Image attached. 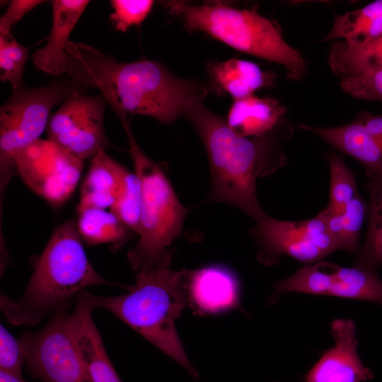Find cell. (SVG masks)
Wrapping results in <instances>:
<instances>
[{
	"label": "cell",
	"mask_w": 382,
	"mask_h": 382,
	"mask_svg": "<svg viewBox=\"0 0 382 382\" xmlns=\"http://www.w3.org/2000/svg\"><path fill=\"white\" fill-rule=\"evenodd\" d=\"M67 73L80 88H96L119 117H152L171 124L186 117L209 93L208 85L180 78L158 62L130 63L83 43L66 47Z\"/></svg>",
	"instance_id": "cell-1"
},
{
	"label": "cell",
	"mask_w": 382,
	"mask_h": 382,
	"mask_svg": "<svg viewBox=\"0 0 382 382\" xmlns=\"http://www.w3.org/2000/svg\"><path fill=\"white\" fill-rule=\"evenodd\" d=\"M186 117L199 136L209 160L211 190L207 201L231 204L255 222L267 217L257 198L256 181L285 164L281 142L284 135L292 133L291 127L284 122L262 137H241L226 119L208 110L202 102Z\"/></svg>",
	"instance_id": "cell-2"
},
{
	"label": "cell",
	"mask_w": 382,
	"mask_h": 382,
	"mask_svg": "<svg viewBox=\"0 0 382 382\" xmlns=\"http://www.w3.org/2000/svg\"><path fill=\"white\" fill-rule=\"evenodd\" d=\"M117 285L98 274L86 254L76 220L71 219L54 231L23 295L12 300L1 296V308L8 323L31 326L46 316L68 307L85 288Z\"/></svg>",
	"instance_id": "cell-3"
},
{
	"label": "cell",
	"mask_w": 382,
	"mask_h": 382,
	"mask_svg": "<svg viewBox=\"0 0 382 382\" xmlns=\"http://www.w3.org/2000/svg\"><path fill=\"white\" fill-rule=\"evenodd\" d=\"M168 264L167 260L151 270L138 272L136 284L125 294H93V300L96 308L114 314L198 380L199 374L189 360L175 325L186 303L183 276L171 270Z\"/></svg>",
	"instance_id": "cell-4"
},
{
	"label": "cell",
	"mask_w": 382,
	"mask_h": 382,
	"mask_svg": "<svg viewBox=\"0 0 382 382\" xmlns=\"http://www.w3.org/2000/svg\"><path fill=\"white\" fill-rule=\"evenodd\" d=\"M190 32H202L233 49L284 66L293 81L308 73L306 59L284 39L279 25L255 10L234 8L224 3L193 4L163 1Z\"/></svg>",
	"instance_id": "cell-5"
},
{
	"label": "cell",
	"mask_w": 382,
	"mask_h": 382,
	"mask_svg": "<svg viewBox=\"0 0 382 382\" xmlns=\"http://www.w3.org/2000/svg\"><path fill=\"white\" fill-rule=\"evenodd\" d=\"M120 120L141 186L139 240L129 250L128 260L135 270L146 271L170 260L168 248L181 233L188 210L180 202L162 168L141 149L127 117Z\"/></svg>",
	"instance_id": "cell-6"
},
{
	"label": "cell",
	"mask_w": 382,
	"mask_h": 382,
	"mask_svg": "<svg viewBox=\"0 0 382 382\" xmlns=\"http://www.w3.org/2000/svg\"><path fill=\"white\" fill-rule=\"evenodd\" d=\"M81 88L71 79L53 80L44 87L13 91L0 108V196L15 173V154L47 127L52 109ZM2 204H1V207Z\"/></svg>",
	"instance_id": "cell-7"
},
{
	"label": "cell",
	"mask_w": 382,
	"mask_h": 382,
	"mask_svg": "<svg viewBox=\"0 0 382 382\" xmlns=\"http://www.w3.org/2000/svg\"><path fill=\"white\" fill-rule=\"evenodd\" d=\"M67 308L19 340L30 374L42 382H91L69 330Z\"/></svg>",
	"instance_id": "cell-8"
},
{
	"label": "cell",
	"mask_w": 382,
	"mask_h": 382,
	"mask_svg": "<svg viewBox=\"0 0 382 382\" xmlns=\"http://www.w3.org/2000/svg\"><path fill=\"white\" fill-rule=\"evenodd\" d=\"M13 163L24 184L54 207L71 197L83 168V160L48 139L18 151Z\"/></svg>",
	"instance_id": "cell-9"
},
{
	"label": "cell",
	"mask_w": 382,
	"mask_h": 382,
	"mask_svg": "<svg viewBox=\"0 0 382 382\" xmlns=\"http://www.w3.org/2000/svg\"><path fill=\"white\" fill-rule=\"evenodd\" d=\"M107 102L101 96L71 93L52 115L47 139L81 160L110 146L104 128Z\"/></svg>",
	"instance_id": "cell-10"
},
{
	"label": "cell",
	"mask_w": 382,
	"mask_h": 382,
	"mask_svg": "<svg viewBox=\"0 0 382 382\" xmlns=\"http://www.w3.org/2000/svg\"><path fill=\"white\" fill-rule=\"evenodd\" d=\"M274 295L285 292L332 296L382 305V280L376 272L318 261L277 282Z\"/></svg>",
	"instance_id": "cell-11"
},
{
	"label": "cell",
	"mask_w": 382,
	"mask_h": 382,
	"mask_svg": "<svg viewBox=\"0 0 382 382\" xmlns=\"http://www.w3.org/2000/svg\"><path fill=\"white\" fill-rule=\"evenodd\" d=\"M330 333L335 345L321 355L304 377V382H363L372 379L357 352L355 323L350 318L335 319Z\"/></svg>",
	"instance_id": "cell-12"
},
{
	"label": "cell",
	"mask_w": 382,
	"mask_h": 382,
	"mask_svg": "<svg viewBox=\"0 0 382 382\" xmlns=\"http://www.w3.org/2000/svg\"><path fill=\"white\" fill-rule=\"evenodd\" d=\"M252 235L260 248V259L269 264L281 255L311 264L326 256L314 244L308 220L287 221L267 216L256 222Z\"/></svg>",
	"instance_id": "cell-13"
},
{
	"label": "cell",
	"mask_w": 382,
	"mask_h": 382,
	"mask_svg": "<svg viewBox=\"0 0 382 382\" xmlns=\"http://www.w3.org/2000/svg\"><path fill=\"white\" fill-rule=\"evenodd\" d=\"M95 308L91 293L85 290L77 296L74 310L69 315L71 334L91 382H122L93 320Z\"/></svg>",
	"instance_id": "cell-14"
},
{
	"label": "cell",
	"mask_w": 382,
	"mask_h": 382,
	"mask_svg": "<svg viewBox=\"0 0 382 382\" xmlns=\"http://www.w3.org/2000/svg\"><path fill=\"white\" fill-rule=\"evenodd\" d=\"M88 3L87 0L52 1V25L47 42L32 56L38 69L52 76H59L67 71L69 38Z\"/></svg>",
	"instance_id": "cell-15"
},
{
	"label": "cell",
	"mask_w": 382,
	"mask_h": 382,
	"mask_svg": "<svg viewBox=\"0 0 382 382\" xmlns=\"http://www.w3.org/2000/svg\"><path fill=\"white\" fill-rule=\"evenodd\" d=\"M301 129L312 132L326 142L360 161L367 175L382 172V140L368 133L357 120L338 127H318L299 125Z\"/></svg>",
	"instance_id": "cell-16"
},
{
	"label": "cell",
	"mask_w": 382,
	"mask_h": 382,
	"mask_svg": "<svg viewBox=\"0 0 382 382\" xmlns=\"http://www.w3.org/2000/svg\"><path fill=\"white\" fill-rule=\"evenodd\" d=\"M207 73L209 88L218 94H228L234 100L252 96L257 90L271 88L275 81L274 74L255 63L235 58L209 62Z\"/></svg>",
	"instance_id": "cell-17"
},
{
	"label": "cell",
	"mask_w": 382,
	"mask_h": 382,
	"mask_svg": "<svg viewBox=\"0 0 382 382\" xmlns=\"http://www.w3.org/2000/svg\"><path fill=\"white\" fill-rule=\"evenodd\" d=\"M126 170L105 150L95 155L81 185L76 214L89 208H110L117 197Z\"/></svg>",
	"instance_id": "cell-18"
},
{
	"label": "cell",
	"mask_w": 382,
	"mask_h": 382,
	"mask_svg": "<svg viewBox=\"0 0 382 382\" xmlns=\"http://www.w3.org/2000/svg\"><path fill=\"white\" fill-rule=\"evenodd\" d=\"M286 112L284 106L277 99L252 95L233 100L226 121L238 135L258 137L283 123Z\"/></svg>",
	"instance_id": "cell-19"
},
{
	"label": "cell",
	"mask_w": 382,
	"mask_h": 382,
	"mask_svg": "<svg viewBox=\"0 0 382 382\" xmlns=\"http://www.w3.org/2000/svg\"><path fill=\"white\" fill-rule=\"evenodd\" d=\"M189 286L193 301L202 311L218 312L238 304L237 280L223 267L210 266L192 272Z\"/></svg>",
	"instance_id": "cell-20"
},
{
	"label": "cell",
	"mask_w": 382,
	"mask_h": 382,
	"mask_svg": "<svg viewBox=\"0 0 382 382\" xmlns=\"http://www.w3.org/2000/svg\"><path fill=\"white\" fill-rule=\"evenodd\" d=\"M331 71L340 79L382 69V35L362 44L332 41L328 58Z\"/></svg>",
	"instance_id": "cell-21"
},
{
	"label": "cell",
	"mask_w": 382,
	"mask_h": 382,
	"mask_svg": "<svg viewBox=\"0 0 382 382\" xmlns=\"http://www.w3.org/2000/svg\"><path fill=\"white\" fill-rule=\"evenodd\" d=\"M382 35V0L345 13L335 14L329 33L320 40H343L349 44H362Z\"/></svg>",
	"instance_id": "cell-22"
},
{
	"label": "cell",
	"mask_w": 382,
	"mask_h": 382,
	"mask_svg": "<svg viewBox=\"0 0 382 382\" xmlns=\"http://www.w3.org/2000/svg\"><path fill=\"white\" fill-rule=\"evenodd\" d=\"M76 226L83 241L91 245L122 244L129 236V228L110 210L89 208L78 214Z\"/></svg>",
	"instance_id": "cell-23"
},
{
	"label": "cell",
	"mask_w": 382,
	"mask_h": 382,
	"mask_svg": "<svg viewBox=\"0 0 382 382\" xmlns=\"http://www.w3.org/2000/svg\"><path fill=\"white\" fill-rule=\"evenodd\" d=\"M369 226L354 267L376 272L382 263V172L369 183Z\"/></svg>",
	"instance_id": "cell-24"
},
{
	"label": "cell",
	"mask_w": 382,
	"mask_h": 382,
	"mask_svg": "<svg viewBox=\"0 0 382 382\" xmlns=\"http://www.w3.org/2000/svg\"><path fill=\"white\" fill-rule=\"evenodd\" d=\"M365 203L359 195L341 209L326 207L321 212L330 232L336 240L339 249L359 252V238L365 215Z\"/></svg>",
	"instance_id": "cell-25"
},
{
	"label": "cell",
	"mask_w": 382,
	"mask_h": 382,
	"mask_svg": "<svg viewBox=\"0 0 382 382\" xmlns=\"http://www.w3.org/2000/svg\"><path fill=\"white\" fill-rule=\"evenodd\" d=\"M141 201V181L137 173L127 169L116 200L110 208L129 228L138 234Z\"/></svg>",
	"instance_id": "cell-26"
},
{
	"label": "cell",
	"mask_w": 382,
	"mask_h": 382,
	"mask_svg": "<svg viewBox=\"0 0 382 382\" xmlns=\"http://www.w3.org/2000/svg\"><path fill=\"white\" fill-rule=\"evenodd\" d=\"M28 48L9 35H0V79L11 83L14 91L23 88V73Z\"/></svg>",
	"instance_id": "cell-27"
},
{
	"label": "cell",
	"mask_w": 382,
	"mask_h": 382,
	"mask_svg": "<svg viewBox=\"0 0 382 382\" xmlns=\"http://www.w3.org/2000/svg\"><path fill=\"white\" fill-rule=\"evenodd\" d=\"M330 192L328 208L339 209L359 195L355 178L343 160L337 155L329 156Z\"/></svg>",
	"instance_id": "cell-28"
},
{
	"label": "cell",
	"mask_w": 382,
	"mask_h": 382,
	"mask_svg": "<svg viewBox=\"0 0 382 382\" xmlns=\"http://www.w3.org/2000/svg\"><path fill=\"white\" fill-rule=\"evenodd\" d=\"M151 0H112L113 13L110 18L117 30L125 32L133 25H140L151 11Z\"/></svg>",
	"instance_id": "cell-29"
},
{
	"label": "cell",
	"mask_w": 382,
	"mask_h": 382,
	"mask_svg": "<svg viewBox=\"0 0 382 382\" xmlns=\"http://www.w3.org/2000/svg\"><path fill=\"white\" fill-rule=\"evenodd\" d=\"M342 90L359 99L382 100V69L340 79Z\"/></svg>",
	"instance_id": "cell-30"
},
{
	"label": "cell",
	"mask_w": 382,
	"mask_h": 382,
	"mask_svg": "<svg viewBox=\"0 0 382 382\" xmlns=\"http://www.w3.org/2000/svg\"><path fill=\"white\" fill-rule=\"evenodd\" d=\"M25 357L19 340L0 325V370L21 376Z\"/></svg>",
	"instance_id": "cell-31"
},
{
	"label": "cell",
	"mask_w": 382,
	"mask_h": 382,
	"mask_svg": "<svg viewBox=\"0 0 382 382\" xmlns=\"http://www.w3.org/2000/svg\"><path fill=\"white\" fill-rule=\"evenodd\" d=\"M41 0H12L0 18V35H9L13 25L31 9L42 3Z\"/></svg>",
	"instance_id": "cell-32"
},
{
	"label": "cell",
	"mask_w": 382,
	"mask_h": 382,
	"mask_svg": "<svg viewBox=\"0 0 382 382\" xmlns=\"http://www.w3.org/2000/svg\"><path fill=\"white\" fill-rule=\"evenodd\" d=\"M365 130L372 136L382 140V115H372L364 112L356 119Z\"/></svg>",
	"instance_id": "cell-33"
},
{
	"label": "cell",
	"mask_w": 382,
	"mask_h": 382,
	"mask_svg": "<svg viewBox=\"0 0 382 382\" xmlns=\"http://www.w3.org/2000/svg\"><path fill=\"white\" fill-rule=\"evenodd\" d=\"M0 382H28L22 376L0 370Z\"/></svg>",
	"instance_id": "cell-34"
}]
</instances>
